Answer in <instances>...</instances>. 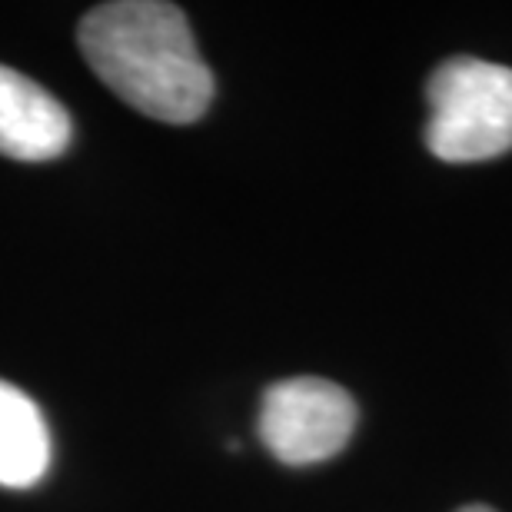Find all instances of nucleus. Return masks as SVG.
<instances>
[{"label":"nucleus","mask_w":512,"mask_h":512,"mask_svg":"<svg viewBox=\"0 0 512 512\" xmlns=\"http://www.w3.org/2000/svg\"><path fill=\"white\" fill-rule=\"evenodd\" d=\"M77 44L120 100L160 124H193L213 100L187 14L163 0L100 4L80 20Z\"/></svg>","instance_id":"obj_1"},{"label":"nucleus","mask_w":512,"mask_h":512,"mask_svg":"<svg viewBox=\"0 0 512 512\" xmlns=\"http://www.w3.org/2000/svg\"><path fill=\"white\" fill-rule=\"evenodd\" d=\"M426 147L446 163L512 150V67L479 57L443 60L426 84Z\"/></svg>","instance_id":"obj_2"},{"label":"nucleus","mask_w":512,"mask_h":512,"mask_svg":"<svg viewBox=\"0 0 512 512\" xmlns=\"http://www.w3.org/2000/svg\"><path fill=\"white\" fill-rule=\"evenodd\" d=\"M256 429L283 466H313L346 449L356 429V403L330 380L296 376L266 389Z\"/></svg>","instance_id":"obj_3"},{"label":"nucleus","mask_w":512,"mask_h":512,"mask_svg":"<svg viewBox=\"0 0 512 512\" xmlns=\"http://www.w3.org/2000/svg\"><path fill=\"white\" fill-rule=\"evenodd\" d=\"M74 124L54 94L0 64V153L10 160H54L70 147Z\"/></svg>","instance_id":"obj_4"},{"label":"nucleus","mask_w":512,"mask_h":512,"mask_svg":"<svg viewBox=\"0 0 512 512\" xmlns=\"http://www.w3.org/2000/svg\"><path fill=\"white\" fill-rule=\"evenodd\" d=\"M50 469V429L24 389L0 380V486L30 489Z\"/></svg>","instance_id":"obj_5"},{"label":"nucleus","mask_w":512,"mask_h":512,"mask_svg":"<svg viewBox=\"0 0 512 512\" xmlns=\"http://www.w3.org/2000/svg\"><path fill=\"white\" fill-rule=\"evenodd\" d=\"M459 512H496V509H489V506H466V509H459Z\"/></svg>","instance_id":"obj_6"}]
</instances>
